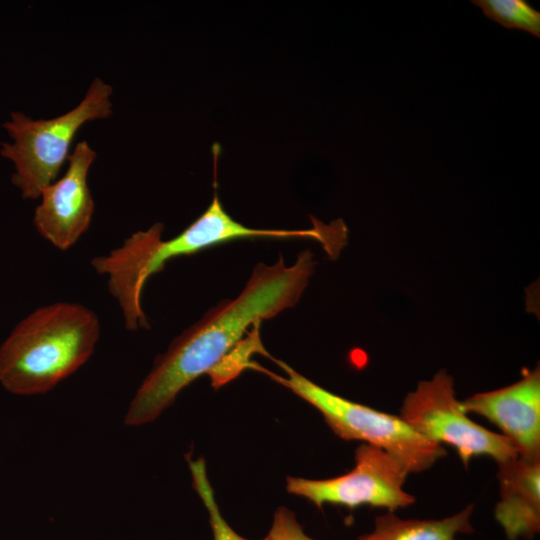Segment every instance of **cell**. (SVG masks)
Listing matches in <instances>:
<instances>
[{
	"label": "cell",
	"mask_w": 540,
	"mask_h": 540,
	"mask_svg": "<svg viewBox=\"0 0 540 540\" xmlns=\"http://www.w3.org/2000/svg\"><path fill=\"white\" fill-rule=\"evenodd\" d=\"M315 262L309 250L286 266L283 257L259 263L240 294L220 302L178 335L137 390L124 423L138 426L155 420L195 379L216 368L242 340L250 325L260 324L293 307L305 290Z\"/></svg>",
	"instance_id": "1"
},
{
	"label": "cell",
	"mask_w": 540,
	"mask_h": 540,
	"mask_svg": "<svg viewBox=\"0 0 540 540\" xmlns=\"http://www.w3.org/2000/svg\"><path fill=\"white\" fill-rule=\"evenodd\" d=\"M163 224L155 223L127 237L106 255L94 257V270L108 277V289L117 300L130 331L149 328L142 308L143 289L148 279L172 259L238 239L309 238L310 231L253 229L233 219L221 204L217 192L208 208L181 233L162 239Z\"/></svg>",
	"instance_id": "2"
},
{
	"label": "cell",
	"mask_w": 540,
	"mask_h": 540,
	"mask_svg": "<svg viewBox=\"0 0 540 540\" xmlns=\"http://www.w3.org/2000/svg\"><path fill=\"white\" fill-rule=\"evenodd\" d=\"M94 311L55 302L26 316L0 347V382L17 395L46 393L91 357L100 337Z\"/></svg>",
	"instance_id": "3"
},
{
	"label": "cell",
	"mask_w": 540,
	"mask_h": 540,
	"mask_svg": "<svg viewBox=\"0 0 540 540\" xmlns=\"http://www.w3.org/2000/svg\"><path fill=\"white\" fill-rule=\"evenodd\" d=\"M112 92L110 84L96 77L80 103L60 116L34 120L22 112L11 114L3 127L12 142L1 143L0 154L13 162L11 181L24 199L39 198L57 180L71 143L85 123L110 117Z\"/></svg>",
	"instance_id": "4"
},
{
	"label": "cell",
	"mask_w": 540,
	"mask_h": 540,
	"mask_svg": "<svg viewBox=\"0 0 540 540\" xmlns=\"http://www.w3.org/2000/svg\"><path fill=\"white\" fill-rule=\"evenodd\" d=\"M275 362L286 376L269 372L258 364L255 368L316 408L341 439L362 441L386 451L397 458L408 473L425 471L446 455L442 445L422 437L400 416L350 401L317 385L285 362Z\"/></svg>",
	"instance_id": "5"
},
{
	"label": "cell",
	"mask_w": 540,
	"mask_h": 540,
	"mask_svg": "<svg viewBox=\"0 0 540 540\" xmlns=\"http://www.w3.org/2000/svg\"><path fill=\"white\" fill-rule=\"evenodd\" d=\"M455 396L452 377L439 371L431 380L421 381L407 394L400 417L430 442L453 447L462 463L488 456L497 463L518 457L514 446L503 435L471 420Z\"/></svg>",
	"instance_id": "6"
},
{
	"label": "cell",
	"mask_w": 540,
	"mask_h": 540,
	"mask_svg": "<svg viewBox=\"0 0 540 540\" xmlns=\"http://www.w3.org/2000/svg\"><path fill=\"white\" fill-rule=\"evenodd\" d=\"M408 474L397 458L362 443L355 451V466L349 472L327 479L287 477L286 489L318 508L326 504L349 509L370 506L394 512L415 502L403 489Z\"/></svg>",
	"instance_id": "7"
},
{
	"label": "cell",
	"mask_w": 540,
	"mask_h": 540,
	"mask_svg": "<svg viewBox=\"0 0 540 540\" xmlns=\"http://www.w3.org/2000/svg\"><path fill=\"white\" fill-rule=\"evenodd\" d=\"M96 156L87 141L78 142L68 157L64 175L40 193L34 226L45 240L60 250L74 246L90 227L94 200L88 186V173Z\"/></svg>",
	"instance_id": "8"
},
{
	"label": "cell",
	"mask_w": 540,
	"mask_h": 540,
	"mask_svg": "<svg viewBox=\"0 0 540 540\" xmlns=\"http://www.w3.org/2000/svg\"><path fill=\"white\" fill-rule=\"evenodd\" d=\"M467 413L495 424L518 457L540 460V369L527 371L517 382L474 394L461 401Z\"/></svg>",
	"instance_id": "9"
},
{
	"label": "cell",
	"mask_w": 540,
	"mask_h": 540,
	"mask_svg": "<svg viewBox=\"0 0 540 540\" xmlns=\"http://www.w3.org/2000/svg\"><path fill=\"white\" fill-rule=\"evenodd\" d=\"M497 464L495 519L508 540L531 539L540 530V460L516 457Z\"/></svg>",
	"instance_id": "10"
},
{
	"label": "cell",
	"mask_w": 540,
	"mask_h": 540,
	"mask_svg": "<svg viewBox=\"0 0 540 540\" xmlns=\"http://www.w3.org/2000/svg\"><path fill=\"white\" fill-rule=\"evenodd\" d=\"M469 504L460 512L443 519H404L387 511L375 518L371 532L358 540H461L460 534L473 531Z\"/></svg>",
	"instance_id": "11"
},
{
	"label": "cell",
	"mask_w": 540,
	"mask_h": 540,
	"mask_svg": "<svg viewBox=\"0 0 540 540\" xmlns=\"http://www.w3.org/2000/svg\"><path fill=\"white\" fill-rule=\"evenodd\" d=\"M471 3L505 28L524 30L540 37V12L526 0H473Z\"/></svg>",
	"instance_id": "12"
},
{
	"label": "cell",
	"mask_w": 540,
	"mask_h": 540,
	"mask_svg": "<svg viewBox=\"0 0 540 540\" xmlns=\"http://www.w3.org/2000/svg\"><path fill=\"white\" fill-rule=\"evenodd\" d=\"M188 462L193 478L194 489L198 493L209 514L213 540H249L236 533L222 516L207 476L204 460L201 458L197 460L189 459ZM262 540L268 539L265 537Z\"/></svg>",
	"instance_id": "13"
},
{
	"label": "cell",
	"mask_w": 540,
	"mask_h": 540,
	"mask_svg": "<svg viewBox=\"0 0 540 540\" xmlns=\"http://www.w3.org/2000/svg\"><path fill=\"white\" fill-rule=\"evenodd\" d=\"M266 537L268 540H315L304 532L294 512L286 507L277 509Z\"/></svg>",
	"instance_id": "14"
}]
</instances>
